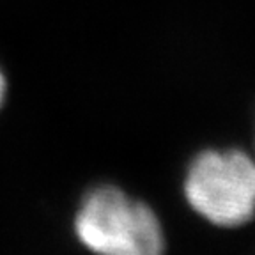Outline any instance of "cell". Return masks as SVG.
I'll list each match as a JSON object with an SVG mask.
<instances>
[{"instance_id":"obj_1","label":"cell","mask_w":255,"mask_h":255,"mask_svg":"<svg viewBox=\"0 0 255 255\" xmlns=\"http://www.w3.org/2000/svg\"><path fill=\"white\" fill-rule=\"evenodd\" d=\"M73 236L85 250L105 255H156L165 248L158 215L116 184L89 188L71 220Z\"/></svg>"},{"instance_id":"obj_2","label":"cell","mask_w":255,"mask_h":255,"mask_svg":"<svg viewBox=\"0 0 255 255\" xmlns=\"http://www.w3.org/2000/svg\"><path fill=\"white\" fill-rule=\"evenodd\" d=\"M184 195L218 227L245 225L255 215V161L238 149L200 152L186 170Z\"/></svg>"},{"instance_id":"obj_3","label":"cell","mask_w":255,"mask_h":255,"mask_svg":"<svg viewBox=\"0 0 255 255\" xmlns=\"http://www.w3.org/2000/svg\"><path fill=\"white\" fill-rule=\"evenodd\" d=\"M5 98H7V76H5L4 69L0 66V110L4 107Z\"/></svg>"}]
</instances>
